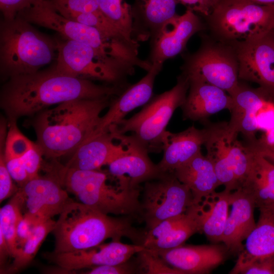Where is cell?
<instances>
[{"label":"cell","mask_w":274,"mask_h":274,"mask_svg":"<svg viewBox=\"0 0 274 274\" xmlns=\"http://www.w3.org/2000/svg\"><path fill=\"white\" fill-rule=\"evenodd\" d=\"M9 125L5 145V158H21L35 143L19 130L16 121H9Z\"/></svg>","instance_id":"obj_38"},{"label":"cell","mask_w":274,"mask_h":274,"mask_svg":"<svg viewBox=\"0 0 274 274\" xmlns=\"http://www.w3.org/2000/svg\"><path fill=\"white\" fill-rule=\"evenodd\" d=\"M208 134L207 126L203 129L191 126L177 133L166 130L163 140L162 158L157 164L160 172L173 173L201 152Z\"/></svg>","instance_id":"obj_23"},{"label":"cell","mask_w":274,"mask_h":274,"mask_svg":"<svg viewBox=\"0 0 274 274\" xmlns=\"http://www.w3.org/2000/svg\"><path fill=\"white\" fill-rule=\"evenodd\" d=\"M269 210H270L273 213H274V206L270 207V208H268Z\"/></svg>","instance_id":"obj_50"},{"label":"cell","mask_w":274,"mask_h":274,"mask_svg":"<svg viewBox=\"0 0 274 274\" xmlns=\"http://www.w3.org/2000/svg\"><path fill=\"white\" fill-rule=\"evenodd\" d=\"M173 174L189 188L194 203L201 201L220 186L212 163L201 152L177 168Z\"/></svg>","instance_id":"obj_28"},{"label":"cell","mask_w":274,"mask_h":274,"mask_svg":"<svg viewBox=\"0 0 274 274\" xmlns=\"http://www.w3.org/2000/svg\"><path fill=\"white\" fill-rule=\"evenodd\" d=\"M55 176L63 187L80 202L102 213L140 219L141 187L108 183L109 173L57 166Z\"/></svg>","instance_id":"obj_4"},{"label":"cell","mask_w":274,"mask_h":274,"mask_svg":"<svg viewBox=\"0 0 274 274\" xmlns=\"http://www.w3.org/2000/svg\"><path fill=\"white\" fill-rule=\"evenodd\" d=\"M24 200L23 216L35 227L62 212L73 201L55 176L29 180L19 188Z\"/></svg>","instance_id":"obj_13"},{"label":"cell","mask_w":274,"mask_h":274,"mask_svg":"<svg viewBox=\"0 0 274 274\" xmlns=\"http://www.w3.org/2000/svg\"><path fill=\"white\" fill-rule=\"evenodd\" d=\"M0 135V202L14 195L19 188L15 187L6 164L5 145L6 139V128L1 127Z\"/></svg>","instance_id":"obj_39"},{"label":"cell","mask_w":274,"mask_h":274,"mask_svg":"<svg viewBox=\"0 0 274 274\" xmlns=\"http://www.w3.org/2000/svg\"><path fill=\"white\" fill-rule=\"evenodd\" d=\"M269 100L274 108V97L269 98Z\"/></svg>","instance_id":"obj_49"},{"label":"cell","mask_w":274,"mask_h":274,"mask_svg":"<svg viewBox=\"0 0 274 274\" xmlns=\"http://www.w3.org/2000/svg\"><path fill=\"white\" fill-rule=\"evenodd\" d=\"M34 23L58 32L67 40L86 44L115 66L128 54L124 41L111 39L97 29L70 19L56 11L47 0H37L18 16Z\"/></svg>","instance_id":"obj_8"},{"label":"cell","mask_w":274,"mask_h":274,"mask_svg":"<svg viewBox=\"0 0 274 274\" xmlns=\"http://www.w3.org/2000/svg\"><path fill=\"white\" fill-rule=\"evenodd\" d=\"M230 96L233 106L227 124L228 133L237 138L241 133L248 143L255 142L259 128L258 113L269 102V96L259 87L255 89L240 83Z\"/></svg>","instance_id":"obj_16"},{"label":"cell","mask_w":274,"mask_h":274,"mask_svg":"<svg viewBox=\"0 0 274 274\" xmlns=\"http://www.w3.org/2000/svg\"><path fill=\"white\" fill-rule=\"evenodd\" d=\"M229 155L239 189L249 168L250 152L249 147L238 141L237 138L232 139L229 143Z\"/></svg>","instance_id":"obj_37"},{"label":"cell","mask_w":274,"mask_h":274,"mask_svg":"<svg viewBox=\"0 0 274 274\" xmlns=\"http://www.w3.org/2000/svg\"><path fill=\"white\" fill-rule=\"evenodd\" d=\"M56 221L50 219L36 226L23 247L13 262L2 272L14 273L27 266L33 260L48 234L52 232ZM2 273V272H1Z\"/></svg>","instance_id":"obj_31"},{"label":"cell","mask_w":274,"mask_h":274,"mask_svg":"<svg viewBox=\"0 0 274 274\" xmlns=\"http://www.w3.org/2000/svg\"><path fill=\"white\" fill-rule=\"evenodd\" d=\"M56 64L54 67L61 73L76 77L81 76L127 87V75L111 63L91 46L67 40L56 42Z\"/></svg>","instance_id":"obj_11"},{"label":"cell","mask_w":274,"mask_h":274,"mask_svg":"<svg viewBox=\"0 0 274 274\" xmlns=\"http://www.w3.org/2000/svg\"><path fill=\"white\" fill-rule=\"evenodd\" d=\"M229 273L274 274V256L264 258H251L241 253Z\"/></svg>","instance_id":"obj_36"},{"label":"cell","mask_w":274,"mask_h":274,"mask_svg":"<svg viewBox=\"0 0 274 274\" xmlns=\"http://www.w3.org/2000/svg\"><path fill=\"white\" fill-rule=\"evenodd\" d=\"M59 13L100 12L97 0H47Z\"/></svg>","instance_id":"obj_40"},{"label":"cell","mask_w":274,"mask_h":274,"mask_svg":"<svg viewBox=\"0 0 274 274\" xmlns=\"http://www.w3.org/2000/svg\"><path fill=\"white\" fill-rule=\"evenodd\" d=\"M37 0H0V9L6 20L15 19L23 11L31 7Z\"/></svg>","instance_id":"obj_43"},{"label":"cell","mask_w":274,"mask_h":274,"mask_svg":"<svg viewBox=\"0 0 274 274\" xmlns=\"http://www.w3.org/2000/svg\"><path fill=\"white\" fill-rule=\"evenodd\" d=\"M185 100L181 109L183 120L207 122L208 118L233 106L232 97L223 89L198 81H189Z\"/></svg>","instance_id":"obj_24"},{"label":"cell","mask_w":274,"mask_h":274,"mask_svg":"<svg viewBox=\"0 0 274 274\" xmlns=\"http://www.w3.org/2000/svg\"><path fill=\"white\" fill-rule=\"evenodd\" d=\"M144 248L141 245H128L116 240L85 250L60 253L47 252L44 256L62 272L72 273L85 268L124 263Z\"/></svg>","instance_id":"obj_14"},{"label":"cell","mask_w":274,"mask_h":274,"mask_svg":"<svg viewBox=\"0 0 274 274\" xmlns=\"http://www.w3.org/2000/svg\"><path fill=\"white\" fill-rule=\"evenodd\" d=\"M258 222L246 239L241 254L251 258L274 256V213L268 209H260Z\"/></svg>","instance_id":"obj_30"},{"label":"cell","mask_w":274,"mask_h":274,"mask_svg":"<svg viewBox=\"0 0 274 274\" xmlns=\"http://www.w3.org/2000/svg\"><path fill=\"white\" fill-rule=\"evenodd\" d=\"M140 219L146 224V231L161 221L186 212L193 204L189 188L173 173L163 174L144 183Z\"/></svg>","instance_id":"obj_10"},{"label":"cell","mask_w":274,"mask_h":274,"mask_svg":"<svg viewBox=\"0 0 274 274\" xmlns=\"http://www.w3.org/2000/svg\"><path fill=\"white\" fill-rule=\"evenodd\" d=\"M197 232H200V228L193 204L185 213L163 220L146 231L143 246L155 251L169 250L183 245Z\"/></svg>","instance_id":"obj_22"},{"label":"cell","mask_w":274,"mask_h":274,"mask_svg":"<svg viewBox=\"0 0 274 274\" xmlns=\"http://www.w3.org/2000/svg\"><path fill=\"white\" fill-rule=\"evenodd\" d=\"M155 252L167 264L183 274H203L209 273L223 263L228 251L224 245L214 244L182 245L173 249Z\"/></svg>","instance_id":"obj_19"},{"label":"cell","mask_w":274,"mask_h":274,"mask_svg":"<svg viewBox=\"0 0 274 274\" xmlns=\"http://www.w3.org/2000/svg\"><path fill=\"white\" fill-rule=\"evenodd\" d=\"M230 45L238 66V78L255 83L274 97V29L253 40Z\"/></svg>","instance_id":"obj_12"},{"label":"cell","mask_w":274,"mask_h":274,"mask_svg":"<svg viewBox=\"0 0 274 274\" xmlns=\"http://www.w3.org/2000/svg\"><path fill=\"white\" fill-rule=\"evenodd\" d=\"M112 97L71 100L38 113L32 125L44 156L55 160L73 154L92 133Z\"/></svg>","instance_id":"obj_2"},{"label":"cell","mask_w":274,"mask_h":274,"mask_svg":"<svg viewBox=\"0 0 274 274\" xmlns=\"http://www.w3.org/2000/svg\"><path fill=\"white\" fill-rule=\"evenodd\" d=\"M102 14L126 38L132 39V19L131 6L123 0H97ZM137 42V41H136Z\"/></svg>","instance_id":"obj_33"},{"label":"cell","mask_w":274,"mask_h":274,"mask_svg":"<svg viewBox=\"0 0 274 274\" xmlns=\"http://www.w3.org/2000/svg\"><path fill=\"white\" fill-rule=\"evenodd\" d=\"M113 132L109 130L87 139L72 154L64 166L85 170H99L108 165L125 150L121 143L115 144Z\"/></svg>","instance_id":"obj_26"},{"label":"cell","mask_w":274,"mask_h":274,"mask_svg":"<svg viewBox=\"0 0 274 274\" xmlns=\"http://www.w3.org/2000/svg\"><path fill=\"white\" fill-rule=\"evenodd\" d=\"M125 87L96 84L83 78L50 70L9 78L4 86L1 105L9 121L37 114L48 107L76 99L117 96Z\"/></svg>","instance_id":"obj_1"},{"label":"cell","mask_w":274,"mask_h":274,"mask_svg":"<svg viewBox=\"0 0 274 274\" xmlns=\"http://www.w3.org/2000/svg\"><path fill=\"white\" fill-rule=\"evenodd\" d=\"M263 152L271 159L274 160V152L266 147H263L262 149Z\"/></svg>","instance_id":"obj_48"},{"label":"cell","mask_w":274,"mask_h":274,"mask_svg":"<svg viewBox=\"0 0 274 274\" xmlns=\"http://www.w3.org/2000/svg\"><path fill=\"white\" fill-rule=\"evenodd\" d=\"M228 214L222 241L229 252L238 255L243 250V242L256 225L254 218L255 206L253 201L241 190L231 192Z\"/></svg>","instance_id":"obj_25"},{"label":"cell","mask_w":274,"mask_h":274,"mask_svg":"<svg viewBox=\"0 0 274 274\" xmlns=\"http://www.w3.org/2000/svg\"><path fill=\"white\" fill-rule=\"evenodd\" d=\"M33 228L29 221L23 215L18 222L16 229V239L19 250L23 247Z\"/></svg>","instance_id":"obj_45"},{"label":"cell","mask_w":274,"mask_h":274,"mask_svg":"<svg viewBox=\"0 0 274 274\" xmlns=\"http://www.w3.org/2000/svg\"><path fill=\"white\" fill-rule=\"evenodd\" d=\"M248 173L239 188L259 209L274 206V160L252 144Z\"/></svg>","instance_id":"obj_21"},{"label":"cell","mask_w":274,"mask_h":274,"mask_svg":"<svg viewBox=\"0 0 274 274\" xmlns=\"http://www.w3.org/2000/svg\"><path fill=\"white\" fill-rule=\"evenodd\" d=\"M65 17L97 29L107 37L113 40L138 44L126 38L100 12L90 13H68L62 15Z\"/></svg>","instance_id":"obj_34"},{"label":"cell","mask_w":274,"mask_h":274,"mask_svg":"<svg viewBox=\"0 0 274 274\" xmlns=\"http://www.w3.org/2000/svg\"><path fill=\"white\" fill-rule=\"evenodd\" d=\"M256 4L274 6V0H244Z\"/></svg>","instance_id":"obj_47"},{"label":"cell","mask_w":274,"mask_h":274,"mask_svg":"<svg viewBox=\"0 0 274 274\" xmlns=\"http://www.w3.org/2000/svg\"><path fill=\"white\" fill-rule=\"evenodd\" d=\"M227 122L207 125L209 134L204 144L206 156L212 163L220 185L232 192L238 188L229 155V146L231 138L227 129Z\"/></svg>","instance_id":"obj_27"},{"label":"cell","mask_w":274,"mask_h":274,"mask_svg":"<svg viewBox=\"0 0 274 274\" xmlns=\"http://www.w3.org/2000/svg\"><path fill=\"white\" fill-rule=\"evenodd\" d=\"M184 59L182 74L189 81L214 85L230 95L238 86V62L230 45L203 40L198 50Z\"/></svg>","instance_id":"obj_9"},{"label":"cell","mask_w":274,"mask_h":274,"mask_svg":"<svg viewBox=\"0 0 274 274\" xmlns=\"http://www.w3.org/2000/svg\"><path fill=\"white\" fill-rule=\"evenodd\" d=\"M133 218L115 217L80 202L73 201L59 214L52 231L55 239L52 251L60 253L96 247L108 239L127 237L143 245L146 230L132 225Z\"/></svg>","instance_id":"obj_3"},{"label":"cell","mask_w":274,"mask_h":274,"mask_svg":"<svg viewBox=\"0 0 274 274\" xmlns=\"http://www.w3.org/2000/svg\"><path fill=\"white\" fill-rule=\"evenodd\" d=\"M5 162L13 180L18 184L19 188L23 187L29 179L22 157L5 159Z\"/></svg>","instance_id":"obj_44"},{"label":"cell","mask_w":274,"mask_h":274,"mask_svg":"<svg viewBox=\"0 0 274 274\" xmlns=\"http://www.w3.org/2000/svg\"><path fill=\"white\" fill-rule=\"evenodd\" d=\"M115 140L125 147L123 153L110 163L109 174L120 184L131 188H140V184L156 179L163 174L149 157V153L128 138L126 134L113 132Z\"/></svg>","instance_id":"obj_15"},{"label":"cell","mask_w":274,"mask_h":274,"mask_svg":"<svg viewBox=\"0 0 274 274\" xmlns=\"http://www.w3.org/2000/svg\"><path fill=\"white\" fill-rule=\"evenodd\" d=\"M56 43L17 16L0 27V67L9 78L37 72L54 58Z\"/></svg>","instance_id":"obj_5"},{"label":"cell","mask_w":274,"mask_h":274,"mask_svg":"<svg viewBox=\"0 0 274 274\" xmlns=\"http://www.w3.org/2000/svg\"><path fill=\"white\" fill-rule=\"evenodd\" d=\"M231 192L225 189L215 191L197 203H194L200 228L208 239L213 243L222 241L228 216Z\"/></svg>","instance_id":"obj_29"},{"label":"cell","mask_w":274,"mask_h":274,"mask_svg":"<svg viewBox=\"0 0 274 274\" xmlns=\"http://www.w3.org/2000/svg\"><path fill=\"white\" fill-rule=\"evenodd\" d=\"M43 156L44 155L41 148L36 143L22 157L29 180L39 176V172L41 167Z\"/></svg>","instance_id":"obj_41"},{"label":"cell","mask_w":274,"mask_h":274,"mask_svg":"<svg viewBox=\"0 0 274 274\" xmlns=\"http://www.w3.org/2000/svg\"><path fill=\"white\" fill-rule=\"evenodd\" d=\"M175 0H135L131 6L132 37L137 42L154 41L178 15Z\"/></svg>","instance_id":"obj_20"},{"label":"cell","mask_w":274,"mask_h":274,"mask_svg":"<svg viewBox=\"0 0 274 274\" xmlns=\"http://www.w3.org/2000/svg\"><path fill=\"white\" fill-rule=\"evenodd\" d=\"M9 257H11L9 247L3 233L0 230L1 272L5 268V264Z\"/></svg>","instance_id":"obj_46"},{"label":"cell","mask_w":274,"mask_h":274,"mask_svg":"<svg viewBox=\"0 0 274 274\" xmlns=\"http://www.w3.org/2000/svg\"><path fill=\"white\" fill-rule=\"evenodd\" d=\"M189 86L188 79L181 73L172 89L154 95L140 112L109 129L117 134L130 132L128 138L149 153H160L166 127L176 110L184 102Z\"/></svg>","instance_id":"obj_6"},{"label":"cell","mask_w":274,"mask_h":274,"mask_svg":"<svg viewBox=\"0 0 274 274\" xmlns=\"http://www.w3.org/2000/svg\"><path fill=\"white\" fill-rule=\"evenodd\" d=\"M203 28L204 25L197 15L187 9L183 15H177L150 43L148 60L152 63L163 64L166 60L182 52L191 37Z\"/></svg>","instance_id":"obj_18"},{"label":"cell","mask_w":274,"mask_h":274,"mask_svg":"<svg viewBox=\"0 0 274 274\" xmlns=\"http://www.w3.org/2000/svg\"><path fill=\"white\" fill-rule=\"evenodd\" d=\"M218 41L227 44L262 37L274 29V6L219 0L207 17Z\"/></svg>","instance_id":"obj_7"},{"label":"cell","mask_w":274,"mask_h":274,"mask_svg":"<svg viewBox=\"0 0 274 274\" xmlns=\"http://www.w3.org/2000/svg\"><path fill=\"white\" fill-rule=\"evenodd\" d=\"M137 255L139 273L146 274H183L167 264L155 251L144 248Z\"/></svg>","instance_id":"obj_35"},{"label":"cell","mask_w":274,"mask_h":274,"mask_svg":"<svg viewBox=\"0 0 274 274\" xmlns=\"http://www.w3.org/2000/svg\"><path fill=\"white\" fill-rule=\"evenodd\" d=\"M152 64L151 68L143 78L136 83L129 85L112 100L108 112L100 117L95 129L88 138L109 131L111 126L116 125L131 111L146 105L151 100L154 96L155 78L163 66L160 63Z\"/></svg>","instance_id":"obj_17"},{"label":"cell","mask_w":274,"mask_h":274,"mask_svg":"<svg viewBox=\"0 0 274 274\" xmlns=\"http://www.w3.org/2000/svg\"><path fill=\"white\" fill-rule=\"evenodd\" d=\"M24 200L18 189L10 201L0 209V230L2 231L10 251L11 256L15 258L19 252L16 239L18 222L23 216Z\"/></svg>","instance_id":"obj_32"},{"label":"cell","mask_w":274,"mask_h":274,"mask_svg":"<svg viewBox=\"0 0 274 274\" xmlns=\"http://www.w3.org/2000/svg\"><path fill=\"white\" fill-rule=\"evenodd\" d=\"M130 260V259H129ZM129 260L118 264L101 265L92 267L83 271L84 274H129L139 273L136 261Z\"/></svg>","instance_id":"obj_42"}]
</instances>
